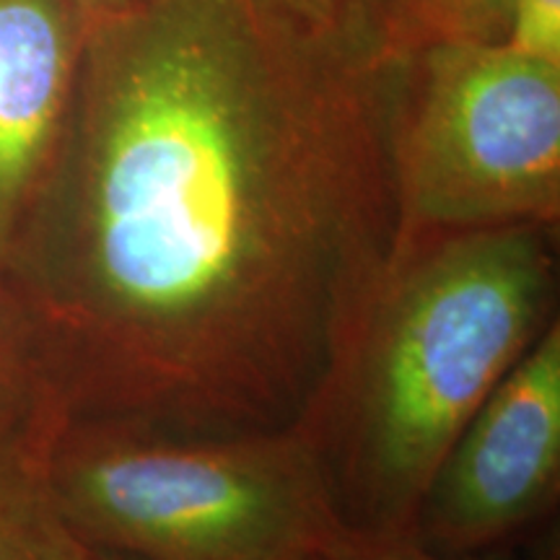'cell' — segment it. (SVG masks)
<instances>
[{"label":"cell","mask_w":560,"mask_h":560,"mask_svg":"<svg viewBox=\"0 0 560 560\" xmlns=\"http://www.w3.org/2000/svg\"><path fill=\"white\" fill-rule=\"evenodd\" d=\"M405 58L272 0H149L89 26L58 153L0 262L68 418L310 423L397 240Z\"/></svg>","instance_id":"cell-1"},{"label":"cell","mask_w":560,"mask_h":560,"mask_svg":"<svg viewBox=\"0 0 560 560\" xmlns=\"http://www.w3.org/2000/svg\"><path fill=\"white\" fill-rule=\"evenodd\" d=\"M556 229L397 234L301 429L342 527L410 535L454 439L558 319Z\"/></svg>","instance_id":"cell-2"},{"label":"cell","mask_w":560,"mask_h":560,"mask_svg":"<svg viewBox=\"0 0 560 560\" xmlns=\"http://www.w3.org/2000/svg\"><path fill=\"white\" fill-rule=\"evenodd\" d=\"M47 488L81 542L140 560H304L342 529L301 431L170 433L66 418L47 450Z\"/></svg>","instance_id":"cell-3"},{"label":"cell","mask_w":560,"mask_h":560,"mask_svg":"<svg viewBox=\"0 0 560 560\" xmlns=\"http://www.w3.org/2000/svg\"><path fill=\"white\" fill-rule=\"evenodd\" d=\"M392 174L397 234L558 226L560 62L509 42L416 47L397 91Z\"/></svg>","instance_id":"cell-4"},{"label":"cell","mask_w":560,"mask_h":560,"mask_svg":"<svg viewBox=\"0 0 560 560\" xmlns=\"http://www.w3.org/2000/svg\"><path fill=\"white\" fill-rule=\"evenodd\" d=\"M560 493V319L467 420L425 488L410 537L482 556L556 506Z\"/></svg>","instance_id":"cell-5"},{"label":"cell","mask_w":560,"mask_h":560,"mask_svg":"<svg viewBox=\"0 0 560 560\" xmlns=\"http://www.w3.org/2000/svg\"><path fill=\"white\" fill-rule=\"evenodd\" d=\"M86 37L79 0H0V262L58 153Z\"/></svg>","instance_id":"cell-6"},{"label":"cell","mask_w":560,"mask_h":560,"mask_svg":"<svg viewBox=\"0 0 560 560\" xmlns=\"http://www.w3.org/2000/svg\"><path fill=\"white\" fill-rule=\"evenodd\" d=\"M66 418L47 389L0 412V560H73L79 540L47 488V450Z\"/></svg>","instance_id":"cell-7"},{"label":"cell","mask_w":560,"mask_h":560,"mask_svg":"<svg viewBox=\"0 0 560 560\" xmlns=\"http://www.w3.org/2000/svg\"><path fill=\"white\" fill-rule=\"evenodd\" d=\"M42 389L47 387L34 361L30 332L0 270V412L32 400Z\"/></svg>","instance_id":"cell-8"},{"label":"cell","mask_w":560,"mask_h":560,"mask_svg":"<svg viewBox=\"0 0 560 560\" xmlns=\"http://www.w3.org/2000/svg\"><path fill=\"white\" fill-rule=\"evenodd\" d=\"M509 11L511 0H425V42H506Z\"/></svg>","instance_id":"cell-9"},{"label":"cell","mask_w":560,"mask_h":560,"mask_svg":"<svg viewBox=\"0 0 560 560\" xmlns=\"http://www.w3.org/2000/svg\"><path fill=\"white\" fill-rule=\"evenodd\" d=\"M278 9L340 45L376 58H392L371 32L363 0H272Z\"/></svg>","instance_id":"cell-10"},{"label":"cell","mask_w":560,"mask_h":560,"mask_svg":"<svg viewBox=\"0 0 560 560\" xmlns=\"http://www.w3.org/2000/svg\"><path fill=\"white\" fill-rule=\"evenodd\" d=\"M506 42L535 58L560 62V0H511Z\"/></svg>","instance_id":"cell-11"},{"label":"cell","mask_w":560,"mask_h":560,"mask_svg":"<svg viewBox=\"0 0 560 560\" xmlns=\"http://www.w3.org/2000/svg\"><path fill=\"white\" fill-rule=\"evenodd\" d=\"M317 560H482L480 556H446L420 545L416 537L363 535L342 527Z\"/></svg>","instance_id":"cell-12"},{"label":"cell","mask_w":560,"mask_h":560,"mask_svg":"<svg viewBox=\"0 0 560 560\" xmlns=\"http://www.w3.org/2000/svg\"><path fill=\"white\" fill-rule=\"evenodd\" d=\"M425 0H363L371 32L392 58H405L425 42Z\"/></svg>","instance_id":"cell-13"},{"label":"cell","mask_w":560,"mask_h":560,"mask_svg":"<svg viewBox=\"0 0 560 560\" xmlns=\"http://www.w3.org/2000/svg\"><path fill=\"white\" fill-rule=\"evenodd\" d=\"M83 13H86L89 26L96 24V21L120 16V13H128L138 5L149 3V0H79Z\"/></svg>","instance_id":"cell-14"},{"label":"cell","mask_w":560,"mask_h":560,"mask_svg":"<svg viewBox=\"0 0 560 560\" xmlns=\"http://www.w3.org/2000/svg\"><path fill=\"white\" fill-rule=\"evenodd\" d=\"M79 540V537H75ZM73 560H140L132 556H125V552L117 550H107V548H96V545H86V542H75V552Z\"/></svg>","instance_id":"cell-15"},{"label":"cell","mask_w":560,"mask_h":560,"mask_svg":"<svg viewBox=\"0 0 560 560\" xmlns=\"http://www.w3.org/2000/svg\"><path fill=\"white\" fill-rule=\"evenodd\" d=\"M304 560H317V558H304Z\"/></svg>","instance_id":"cell-16"}]
</instances>
